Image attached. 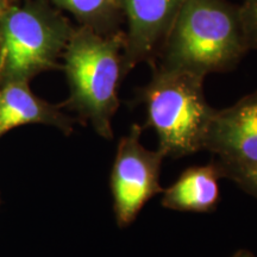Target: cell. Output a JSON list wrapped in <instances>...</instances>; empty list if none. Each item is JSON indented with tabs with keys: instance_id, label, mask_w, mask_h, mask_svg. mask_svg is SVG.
<instances>
[{
	"instance_id": "1",
	"label": "cell",
	"mask_w": 257,
	"mask_h": 257,
	"mask_svg": "<svg viewBox=\"0 0 257 257\" xmlns=\"http://www.w3.org/2000/svg\"><path fill=\"white\" fill-rule=\"evenodd\" d=\"M248 51L238 5L227 0H187L152 67L206 78L233 70Z\"/></svg>"
},
{
	"instance_id": "2",
	"label": "cell",
	"mask_w": 257,
	"mask_h": 257,
	"mask_svg": "<svg viewBox=\"0 0 257 257\" xmlns=\"http://www.w3.org/2000/svg\"><path fill=\"white\" fill-rule=\"evenodd\" d=\"M124 42V30L100 34L80 25L74 28L62 54L70 102L108 140L112 138L111 120L119 107Z\"/></svg>"
},
{
	"instance_id": "3",
	"label": "cell",
	"mask_w": 257,
	"mask_h": 257,
	"mask_svg": "<svg viewBox=\"0 0 257 257\" xmlns=\"http://www.w3.org/2000/svg\"><path fill=\"white\" fill-rule=\"evenodd\" d=\"M152 68V79L140 89L138 98L146 105V127H153L159 137V150L172 159L200 152L216 112L205 96V78L184 70Z\"/></svg>"
},
{
	"instance_id": "4",
	"label": "cell",
	"mask_w": 257,
	"mask_h": 257,
	"mask_svg": "<svg viewBox=\"0 0 257 257\" xmlns=\"http://www.w3.org/2000/svg\"><path fill=\"white\" fill-rule=\"evenodd\" d=\"M74 31L47 0H14L0 18V78L28 81L56 67Z\"/></svg>"
},
{
	"instance_id": "5",
	"label": "cell",
	"mask_w": 257,
	"mask_h": 257,
	"mask_svg": "<svg viewBox=\"0 0 257 257\" xmlns=\"http://www.w3.org/2000/svg\"><path fill=\"white\" fill-rule=\"evenodd\" d=\"M142 126L133 124L120 138L111 172V191L115 220L127 227L136 220L144 205L163 192L160 185L162 152L146 149L141 143Z\"/></svg>"
},
{
	"instance_id": "6",
	"label": "cell",
	"mask_w": 257,
	"mask_h": 257,
	"mask_svg": "<svg viewBox=\"0 0 257 257\" xmlns=\"http://www.w3.org/2000/svg\"><path fill=\"white\" fill-rule=\"evenodd\" d=\"M204 150L216 155L219 168L236 169L257 166V91L226 108L214 112Z\"/></svg>"
},
{
	"instance_id": "7",
	"label": "cell",
	"mask_w": 257,
	"mask_h": 257,
	"mask_svg": "<svg viewBox=\"0 0 257 257\" xmlns=\"http://www.w3.org/2000/svg\"><path fill=\"white\" fill-rule=\"evenodd\" d=\"M187 0H120L125 42L123 76L138 64L155 62L157 54Z\"/></svg>"
},
{
	"instance_id": "8",
	"label": "cell",
	"mask_w": 257,
	"mask_h": 257,
	"mask_svg": "<svg viewBox=\"0 0 257 257\" xmlns=\"http://www.w3.org/2000/svg\"><path fill=\"white\" fill-rule=\"evenodd\" d=\"M221 173L216 161L208 165L189 167L173 185L163 189L161 205L179 212L208 213L216 210L220 200Z\"/></svg>"
},
{
	"instance_id": "9",
	"label": "cell",
	"mask_w": 257,
	"mask_h": 257,
	"mask_svg": "<svg viewBox=\"0 0 257 257\" xmlns=\"http://www.w3.org/2000/svg\"><path fill=\"white\" fill-rule=\"evenodd\" d=\"M34 121L62 123L53 108L32 94L28 81H9L0 89V135Z\"/></svg>"
},
{
	"instance_id": "10",
	"label": "cell",
	"mask_w": 257,
	"mask_h": 257,
	"mask_svg": "<svg viewBox=\"0 0 257 257\" xmlns=\"http://www.w3.org/2000/svg\"><path fill=\"white\" fill-rule=\"evenodd\" d=\"M56 9L69 12L81 27L100 34L121 30L124 23L120 0H47Z\"/></svg>"
},
{
	"instance_id": "11",
	"label": "cell",
	"mask_w": 257,
	"mask_h": 257,
	"mask_svg": "<svg viewBox=\"0 0 257 257\" xmlns=\"http://www.w3.org/2000/svg\"><path fill=\"white\" fill-rule=\"evenodd\" d=\"M218 168H219V166H218ZM219 170L221 173V178L231 180L240 189L257 199V166L236 169L219 168Z\"/></svg>"
},
{
	"instance_id": "12",
	"label": "cell",
	"mask_w": 257,
	"mask_h": 257,
	"mask_svg": "<svg viewBox=\"0 0 257 257\" xmlns=\"http://www.w3.org/2000/svg\"><path fill=\"white\" fill-rule=\"evenodd\" d=\"M239 14L249 50H257V0H244Z\"/></svg>"
},
{
	"instance_id": "13",
	"label": "cell",
	"mask_w": 257,
	"mask_h": 257,
	"mask_svg": "<svg viewBox=\"0 0 257 257\" xmlns=\"http://www.w3.org/2000/svg\"><path fill=\"white\" fill-rule=\"evenodd\" d=\"M230 257H256V256L253 255L251 251H249V250L239 249V250H237V251L234 252L232 256H230Z\"/></svg>"
},
{
	"instance_id": "14",
	"label": "cell",
	"mask_w": 257,
	"mask_h": 257,
	"mask_svg": "<svg viewBox=\"0 0 257 257\" xmlns=\"http://www.w3.org/2000/svg\"><path fill=\"white\" fill-rule=\"evenodd\" d=\"M12 3H14V0H0V18L5 14V11L9 9V6Z\"/></svg>"
}]
</instances>
